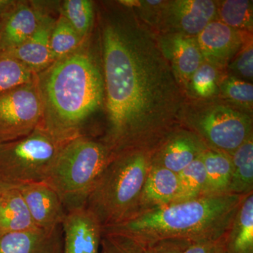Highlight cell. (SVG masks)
Segmentation results:
<instances>
[{"instance_id":"4","label":"cell","mask_w":253,"mask_h":253,"mask_svg":"<svg viewBox=\"0 0 253 253\" xmlns=\"http://www.w3.org/2000/svg\"><path fill=\"white\" fill-rule=\"evenodd\" d=\"M154 151L129 150L108 163L94 183L86 206L104 228L135 216Z\"/></svg>"},{"instance_id":"21","label":"cell","mask_w":253,"mask_h":253,"mask_svg":"<svg viewBox=\"0 0 253 253\" xmlns=\"http://www.w3.org/2000/svg\"><path fill=\"white\" fill-rule=\"evenodd\" d=\"M201 158L207 176L206 196L228 194L233 172L230 155L207 149Z\"/></svg>"},{"instance_id":"30","label":"cell","mask_w":253,"mask_h":253,"mask_svg":"<svg viewBox=\"0 0 253 253\" xmlns=\"http://www.w3.org/2000/svg\"><path fill=\"white\" fill-rule=\"evenodd\" d=\"M99 253H145V249L130 238L102 232Z\"/></svg>"},{"instance_id":"28","label":"cell","mask_w":253,"mask_h":253,"mask_svg":"<svg viewBox=\"0 0 253 253\" xmlns=\"http://www.w3.org/2000/svg\"><path fill=\"white\" fill-rule=\"evenodd\" d=\"M217 71L208 63H204L191 78L193 89L196 94L202 97H209L215 94L217 89Z\"/></svg>"},{"instance_id":"5","label":"cell","mask_w":253,"mask_h":253,"mask_svg":"<svg viewBox=\"0 0 253 253\" xmlns=\"http://www.w3.org/2000/svg\"><path fill=\"white\" fill-rule=\"evenodd\" d=\"M113 157L104 141L81 134L64 143L44 182L57 193L66 211L85 207L94 183Z\"/></svg>"},{"instance_id":"6","label":"cell","mask_w":253,"mask_h":253,"mask_svg":"<svg viewBox=\"0 0 253 253\" xmlns=\"http://www.w3.org/2000/svg\"><path fill=\"white\" fill-rule=\"evenodd\" d=\"M65 142L39 126L25 137L0 144V186L45 181Z\"/></svg>"},{"instance_id":"31","label":"cell","mask_w":253,"mask_h":253,"mask_svg":"<svg viewBox=\"0 0 253 253\" xmlns=\"http://www.w3.org/2000/svg\"><path fill=\"white\" fill-rule=\"evenodd\" d=\"M191 241L182 239H164L145 246V253H183Z\"/></svg>"},{"instance_id":"32","label":"cell","mask_w":253,"mask_h":253,"mask_svg":"<svg viewBox=\"0 0 253 253\" xmlns=\"http://www.w3.org/2000/svg\"><path fill=\"white\" fill-rule=\"evenodd\" d=\"M233 63V68L243 77L252 80L253 76V49L252 43L242 47Z\"/></svg>"},{"instance_id":"1","label":"cell","mask_w":253,"mask_h":253,"mask_svg":"<svg viewBox=\"0 0 253 253\" xmlns=\"http://www.w3.org/2000/svg\"><path fill=\"white\" fill-rule=\"evenodd\" d=\"M101 39L109 123L103 141L113 156L154 151L181 121L177 78L159 43L135 22L108 20Z\"/></svg>"},{"instance_id":"26","label":"cell","mask_w":253,"mask_h":253,"mask_svg":"<svg viewBox=\"0 0 253 253\" xmlns=\"http://www.w3.org/2000/svg\"><path fill=\"white\" fill-rule=\"evenodd\" d=\"M217 15L221 22L238 30L253 27V1L226 0L217 6Z\"/></svg>"},{"instance_id":"2","label":"cell","mask_w":253,"mask_h":253,"mask_svg":"<svg viewBox=\"0 0 253 253\" xmlns=\"http://www.w3.org/2000/svg\"><path fill=\"white\" fill-rule=\"evenodd\" d=\"M42 104L41 125L59 141L81 135L104 102L102 70L86 39L77 49L36 75Z\"/></svg>"},{"instance_id":"10","label":"cell","mask_w":253,"mask_h":253,"mask_svg":"<svg viewBox=\"0 0 253 253\" xmlns=\"http://www.w3.org/2000/svg\"><path fill=\"white\" fill-rule=\"evenodd\" d=\"M38 229L54 231L66 215V211L59 195L44 181L18 186Z\"/></svg>"},{"instance_id":"14","label":"cell","mask_w":253,"mask_h":253,"mask_svg":"<svg viewBox=\"0 0 253 253\" xmlns=\"http://www.w3.org/2000/svg\"><path fill=\"white\" fill-rule=\"evenodd\" d=\"M217 16V5L211 0H177L169 3L166 17L177 33L197 36Z\"/></svg>"},{"instance_id":"20","label":"cell","mask_w":253,"mask_h":253,"mask_svg":"<svg viewBox=\"0 0 253 253\" xmlns=\"http://www.w3.org/2000/svg\"><path fill=\"white\" fill-rule=\"evenodd\" d=\"M228 253H253V193L245 196L225 236Z\"/></svg>"},{"instance_id":"13","label":"cell","mask_w":253,"mask_h":253,"mask_svg":"<svg viewBox=\"0 0 253 253\" xmlns=\"http://www.w3.org/2000/svg\"><path fill=\"white\" fill-rule=\"evenodd\" d=\"M196 38L204 61L214 67L225 66L244 45L240 31L217 20L210 23Z\"/></svg>"},{"instance_id":"29","label":"cell","mask_w":253,"mask_h":253,"mask_svg":"<svg viewBox=\"0 0 253 253\" xmlns=\"http://www.w3.org/2000/svg\"><path fill=\"white\" fill-rule=\"evenodd\" d=\"M221 90L231 101L246 108L253 106V86L252 83H247L235 77H230L223 82Z\"/></svg>"},{"instance_id":"8","label":"cell","mask_w":253,"mask_h":253,"mask_svg":"<svg viewBox=\"0 0 253 253\" xmlns=\"http://www.w3.org/2000/svg\"><path fill=\"white\" fill-rule=\"evenodd\" d=\"M42 104L36 79L0 94V144L28 136L41 125Z\"/></svg>"},{"instance_id":"7","label":"cell","mask_w":253,"mask_h":253,"mask_svg":"<svg viewBox=\"0 0 253 253\" xmlns=\"http://www.w3.org/2000/svg\"><path fill=\"white\" fill-rule=\"evenodd\" d=\"M184 122L208 149L230 156L253 136L252 118L229 106H214Z\"/></svg>"},{"instance_id":"22","label":"cell","mask_w":253,"mask_h":253,"mask_svg":"<svg viewBox=\"0 0 253 253\" xmlns=\"http://www.w3.org/2000/svg\"><path fill=\"white\" fill-rule=\"evenodd\" d=\"M233 172L228 194L247 196L253 193V139L250 138L231 155Z\"/></svg>"},{"instance_id":"35","label":"cell","mask_w":253,"mask_h":253,"mask_svg":"<svg viewBox=\"0 0 253 253\" xmlns=\"http://www.w3.org/2000/svg\"><path fill=\"white\" fill-rule=\"evenodd\" d=\"M225 253H227V251H226V252H225Z\"/></svg>"},{"instance_id":"25","label":"cell","mask_w":253,"mask_h":253,"mask_svg":"<svg viewBox=\"0 0 253 253\" xmlns=\"http://www.w3.org/2000/svg\"><path fill=\"white\" fill-rule=\"evenodd\" d=\"M71 26L84 41L87 38L94 21V6L89 0H66L61 10Z\"/></svg>"},{"instance_id":"34","label":"cell","mask_w":253,"mask_h":253,"mask_svg":"<svg viewBox=\"0 0 253 253\" xmlns=\"http://www.w3.org/2000/svg\"><path fill=\"white\" fill-rule=\"evenodd\" d=\"M2 13L0 12V26H1V18H2Z\"/></svg>"},{"instance_id":"19","label":"cell","mask_w":253,"mask_h":253,"mask_svg":"<svg viewBox=\"0 0 253 253\" xmlns=\"http://www.w3.org/2000/svg\"><path fill=\"white\" fill-rule=\"evenodd\" d=\"M37 229L19 190L0 186V236Z\"/></svg>"},{"instance_id":"17","label":"cell","mask_w":253,"mask_h":253,"mask_svg":"<svg viewBox=\"0 0 253 253\" xmlns=\"http://www.w3.org/2000/svg\"><path fill=\"white\" fill-rule=\"evenodd\" d=\"M179 191L177 174L162 166L151 164L141 191L136 214L175 202Z\"/></svg>"},{"instance_id":"15","label":"cell","mask_w":253,"mask_h":253,"mask_svg":"<svg viewBox=\"0 0 253 253\" xmlns=\"http://www.w3.org/2000/svg\"><path fill=\"white\" fill-rule=\"evenodd\" d=\"M159 44L166 59L170 61L175 76L186 84L189 83L204 63L196 37L174 33L163 38Z\"/></svg>"},{"instance_id":"18","label":"cell","mask_w":253,"mask_h":253,"mask_svg":"<svg viewBox=\"0 0 253 253\" xmlns=\"http://www.w3.org/2000/svg\"><path fill=\"white\" fill-rule=\"evenodd\" d=\"M59 229L9 233L0 236V253H62Z\"/></svg>"},{"instance_id":"3","label":"cell","mask_w":253,"mask_h":253,"mask_svg":"<svg viewBox=\"0 0 253 253\" xmlns=\"http://www.w3.org/2000/svg\"><path fill=\"white\" fill-rule=\"evenodd\" d=\"M245 196L226 194L172 203L102 232L126 236L144 247L164 239L217 241L225 237Z\"/></svg>"},{"instance_id":"23","label":"cell","mask_w":253,"mask_h":253,"mask_svg":"<svg viewBox=\"0 0 253 253\" xmlns=\"http://www.w3.org/2000/svg\"><path fill=\"white\" fill-rule=\"evenodd\" d=\"M178 176L179 191L175 202L189 201L206 196L207 176L201 156L179 172Z\"/></svg>"},{"instance_id":"11","label":"cell","mask_w":253,"mask_h":253,"mask_svg":"<svg viewBox=\"0 0 253 253\" xmlns=\"http://www.w3.org/2000/svg\"><path fill=\"white\" fill-rule=\"evenodd\" d=\"M196 134L176 128L154 150L152 164L179 174L207 149Z\"/></svg>"},{"instance_id":"9","label":"cell","mask_w":253,"mask_h":253,"mask_svg":"<svg viewBox=\"0 0 253 253\" xmlns=\"http://www.w3.org/2000/svg\"><path fill=\"white\" fill-rule=\"evenodd\" d=\"M62 253H99L102 226L86 207L66 211Z\"/></svg>"},{"instance_id":"24","label":"cell","mask_w":253,"mask_h":253,"mask_svg":"<svg viewBox=\"0 0 253 253\" xmlns=\"http://www.w3.org/2000/svg\"><path fill=\"white\" fill-rule=\"evenodd\" d=\"M84 41L67 19L62 14H60L50 36V49L53 61L61 59L73 52Z\"/></svg>"},{"instance_id":"16","label":"cell","mask_w":253,"mask_h":253,"mask_svg":"<svg viewBox=\"0 0 253 253\" xmlns=\"http://www.w3.org/2000/svg\"><path fill=\"white\" fill-rule=\"evenodd\" d=\"M56 21L51 15H44L38 29L27 41L14 49L1 52L18 60L34 74L41 72L54 62L50 49V36Z\"/></svg>"},{"instance_id":"33","label":"cell","mask_w":253,"mask_h":253,"mask_svg":"<svg viewBox=\"0 0 253 253\" xmlns=\"http://www.w3.org/2000/svg\"><path fill=\"white\" fill-rule=\"evenodd\" d=\"M225 237L217 241H205L191 242L183 253H225Z\"/></svg>"},{"instance_id":"27","label":"cell","mask_w":253,"mask_h":253,"mask_svg":"<svg viewBox=\"0 0 253 253\" xmlns=\"http://www.w3.org/2000/svg\"><path fill=\"white\" fill-rule=\"evenodd\" d=\"M36 74L12 56L0 51V94L34 81Z\"/></svg>"},{"instance_id":"12","label":"cell","mask_w":253,"mask_h":253,"mask_svg":"<svg viewBox=\"0 0 253 253\" xmlns=\"http://www.w3.org/2000/svg\"><path fill=\"white\" fill-rule=\"evenodd\" d=\"M48 14L39 3L16 1L2 15L0 26V51L21 45L38 29L42 18Z\"/></svg>"}]
</instances>
